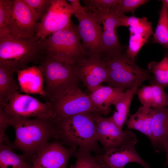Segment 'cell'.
Wrapping results in <instances>:
<instances>
[{
  "mask_svg": "<svg viewBox=\"0 0 168 168\" xmlns=\"http://www.w3.org/2000/svg\"><path fill=\"white\" fill-rule=\"evenodd\" d=\"M56 121L54 118H25L11 116L10 126L14 128L15 138L4 142L13 149L21 151L31 164L38 154L52 139H57Z\"/></svg>",
  "mask_w": 168,
  "mask_h": 168,
  "instance_id": "6da1fadb",
  "label": "cell"
},
{
  "mask_svg": "<svg viewBox=\"0 0 168 168\" xmlns=\"http://www.w3.org/2000/svg\"><path fill=\"white\" fill-rule=\"evenodd\" d=\"M42 42L33 38L12 35L7 27H0V64L16 72L38 63L44 52Z\"/></svg>",
  "mask_w": 168,
  "mask_h": 168,
  "instance_id": "7a4b0ae2",
  "label": "cell"
},
{
  "mask_svg": "<svg viewBox=\"0 0 168 168\" xmlns=\"http://www.w3.org/2000/svg\"><path fill=\"white\" fill-rule=\"evenodd\" d=\"M95 114L84 113L56 121L57 139L65 146L78 147L99 153L100 148L95 138Z\"/></svg>",
  "mask_w": 168,
  "mask_h": 168,
  "instance_id": "3957f363",
  "label": "cell"
},
{
  "mask_svg": "<svg viewBox=\"0 0 168 168\" xmlns=\"http://www.w3.org/2000/svg\"><path fill=\"white\" fill-rule=\"evenodd\" d=\"M45 86L43 96L49 102L55 96L72 85H78L75 65L58 58L45 51L38 62Z\"/></svg>",
  "mask_w": 168,
  "mask_h": 168,
  "instance_id": "277c9868",
  "label": "cell"
},
{
  "mask_svg": "<svg viewBox=\"0 0 168 168\" xmlns=\"http://www.w3.org/2000/svg\"><path fill=\"white\" fill-rule=\"evenodd\" d=\"M81 41L77 26L72 21L69 27L54 33L41 42L45 51L75 65L88 57Z\"/></svg>",
  "mask_w": 168,
  "mask_h": 168,
  "instance_id": "5b68a950",
  "label": "cell"
},
{
  "mask_svg": "<svg viewBox=\"0 0 168 168\" xmlns=\"http://www.w3.org/2000/svg\"><path fill=\"white\" fill-rule=\"evenodd\" d=\"M49 102L51 105L56 121L81 113H93L102 115L93 104L89 95L83 93L76 85L69 86Z\"/></svg>",
  "mask_w": 168,
  "mask_h": 168,
  "instance_id": "8992f818",
  "label": "cell"
},
{
  "mask_svg": "<svg viewBox=\"0 0 168 168\" xmlns=\"http://www.w3.org/2000/svg\"><path fill=\"white\" fill-rule=\"evenodd\" d=\"M108 74V86L126 91L134 85L143 68L128 58L124 52L106 61Z\"/></svg>",
  "mask_w": 168,
  "mask_h": 168,
  "instance_id": "52a82bcc",
  "label": "cell"
},
{
  "mask_svg": "<svg viewBox=\"0 0 168 168\" xmlns=\"http://www.w3.org/2000/svg\"><path fill=\"white\" fill-rule=\"evenodd\" d=\"M73 15L67 1L52 0L46 13L39 21L35 38L41 42L54 33L69 27Z\"/></svg>",
  "mask_w": 168,
  "mask_h": 168,
  "instance_id": "ba28073f",
  "label": "cell"
},
{
  "mask_svg": "<svg viewBox=\"0 0 168 168\" xmlns=\"http://www.w3.org/2000/svg\"><path fill=\"white\" fill-rule=\"evenodd\" d=\"M75 16L79 22L78 31L85 53L89 58H101L103 29L96 11Z\"/></svg>",
  "mask_w": 168,
  "mask_h": 168,
  "instance_id": "9c48e42d",
  "label": "cell"
},
{
  "mask_svg": "<svg viewBox=\"0 0 168 168\" xmlns=\"http://www.w3.org/2000/svg\"><path fill=\"white\" fill-rule=\"evenodd\" d=\"M40 19L23 0H12L7 27L13 35L25 38L35 37Z\"/></svg>",
  "mask_w": 168,
  "mask_h": 168,
  "instance_id": "30bf717a",
  "label": "cell"
},
{
  "mask_svg": "<svg viewBox=\"0 0 168 168\" xmlns=\"http://www.w3.org/2000/svg\"><path fill=\"white\" fill-rule=\"evenodd\" d=\"M4 107L5 111L11 116L25 118H54L51 104L43 102L27 94H22L18 91L11 96Z\"/></svg>",
  "mask_w": 168,
  "mask_h": 168,
  "instance_id": "8fae6325",
  "label": "cell"
},
{
  "mask_svg": "<svg viewBox=\"0 0 168 168\" xmlns=\"http://www.w3.org/2000/svg\"><path fill=\"white\" fill-rule=\"evenodd\" d=\"M96 12L98 19L103 27L101 58L106 61L123 53L127 47L120 43L116 34L119 15L117 6L108 10L97 9Z\"/></svg>",
  "mask_w": 168,
  "mask_h": 168,
  "instance_id": "7c38bea8",
  "label": "cell"
},
{
  "mask_svg": "<svg viewBox=\"0 0 168 168\" xmlns=\"http://www.w3.org/2000/svg\"><path fill=\"white\" fill-rule=\"evenodd\" d=\"M95 138L103 146L105 151L123 146L137 138L131 130L121 129L111 116L104 117L95 114Z\"/></svg>",
  "mask_w": 168,
  "mask_h": 168,
  "instance_id": "4fadbf2b",
  "label": "cell"
},
{
  "mask_svg": "<svg viewBox=\"0 0 168 168\" xmlns=\"http://www.w3.org/2000/svg\"><path fill=\"white\" fill-rule=\"evenodd\" d=\"M77 147H67L57 139L49 142L36 155L31 168H67Z\"/></svg>",
  "mask_w": 168,
  "mask_h": 168,
  "instance_id": "5bb4252c",
  "label": "cell"
},
{
  "mask_svg": "<svg viewBox=\"0 0 168 168\" xmlns=\"http://www.w3.org/2000/svg\"><path fill=\"white\" fill-rule=\"evenodd\" d=\"M138 142L136 138L121 147L105 151L103 155L95 157L102 168H124L131 162L138 163L145 168H151L136 150L135 146Z\"/></svg>",
  "mask_w": 168,
  "mask_h": 168,
  "instance_id": "9a60e30c",
  "label": "cell"
},
{
  "mask_svg": "<svg viewBox=\"0 0 168 168\" xmlns=\"http://www.w3.org/2000/svg\"><path fill=\"white\" fill-rule=\"evenodd\" d=\"M77 77L90 93L106 82L108 72L106 61L100 58H86L75 64Z\"/></svg>",
  "mask_w": 168,
  "mask_h": 168,
  "instance_id": "2e32d148",
  "label": "cell"
},
{
  "mask_svg": "<svg viewBox=\"0 0 168 168\" xmlns=\"http://www.w3.org/2000/svg\"><path fill=\"white\" fill-rule=\"evenodd\" d=\"M151 77V75L148 70L142 69L133 86L123 92L114 103V105L115 106V111L111 116L114 122L121 129H122L127 120L133 96L137 93L142 83L147 79L149 80Z\"/></svg>",
  "mask_w": 168,
  "mask_h": 168,
  "instance_id": "e0dca14e",
  "label": "cell"
},
{
  "mask_svg": "<svg viewBox=\"0 0 168 168\" xmlns=\"http://www.w3.org/2000/svg\"><path fill=\"white\" fill-rule=\"evenodd\" d=\"M152 23L146 17H144L140 18L139 21L136 24L129 27L128 45L124 53L134 62L141 48L153 34Z\"/></svg>",
  "mask_w": 168,
  "mask_h": 168,
  "instance_id": "ac0fdd59",
  "label": "cell"
},
{
  "mask_svg": "<svg viewBox=\"0 0 168 168\" xmlns=\"http://www.w3.org/2000/svg\"><path fill=\"white\" fill-rule=\"evenodd\" d=\"M152 108L150 141L156 152L165 151L168 138V107Z\"/></svg>",
  "mask_w": 168,
  "mask_h": 168,
  "instance_id": "d6986e66",
  "label": "cell"
},
{
  "mask_svg": "<svg viewBox=\"0 0 168 168\" xmlns=\"http://www.w3.org/2000/svg\"><path fill=\"white\" fill-rule=\"evenodd\" d=\"M21 91L26 94L44 95V77L38 67L33 66L16 72Z\"/></svg>",
  "mask_w": 168,
  "mask_h": 168,
  "instance_id": "ffe728a7",
  "label": "cell"
},
{
  "mask_svg": "<svg viewBox=\"0 0 168 168\" xmlns=\"http://www.w3.org/2000/svg\"><path fill=\"white\" fill-rule=\"evenodd\" d=\"M136 94L142 105L152 108L168 107V93L161 86H144L138 89Z\"/></svg>",
  "mask_w": 168,
  "mask_h": 168,
  "instance_id": "44dd1931",
  "label": "cell"
},
{
  "mask_svg": "<svg viewBox=\"0 0 168 168\" xmlns=\"http://www.w3.org/2000/svg\"><path fill=\"white\" fill-rule=\"evenodd\" d=\"M124 92L108 86L101 85L89 95L94 105L102 115H107L111 111L110 106L114 105L118 98Z\"/></svg>",
  "mask_w": 168,
  "mask_h": 168,
  "instance_id": "7402d4cb",
  "label": "cell"
},
{
  "mask_svg": "<svg viewBox=\"0 0 168 168\" xmlns=\"http://www.w3.org/2000/svg\"><path fill=\"white\" fill-rule=\"evenodd\" d=\"M153 114L152 108L142 105L131 115L125 124L127 129L137 130L146 135L151 140V126Z\"/></svg>",
  "mask_w": 168,
  "mask_h": 168,
  "instance_id": "603a6c76",
  "label": "cell"
},
{
  "mask_svg": "<svg viewBox=\"0 0 168 168\" xmlns=\"http://www.w3.org/2000/svg\"><path fill=\"white\" fill-rule=\"evenodd\" d=\"M15 71L0 64V105H6L12 95L20 89L19 84L13 75Z\"/></svg>",
  "mask_w": 168,
  "mask_h": 168,
  "instance_id": "cb8c5ba5",
  "label": "cell"
},
{
  "mask_svg": "<svg viewBox=\"0 0 168 168\" xmlns=\"http://www.w3.org/2000/svg\"><path fill=\"white\" fill-rule=\"evenodd\" d=\"M13 150L4 142L0 143V168H31L32 164L26 156Z\"/></svg>",
  "mask_w": 168,
  "mask_h": 168,
  "instance_id": "d4e9b609",
  "label": "cell"
},
{
  "mask_svg": "<svg viewBox=\"0 0 168 168\" xmlns=\"http://www.w3.org/2000/svg\"><path fill=\"white\" fill-rule=\"evenodd\" d=\"M152 74L150 80L151 85L155 84L163 88L168 87V52L160 61H151L148 64V69Z\"/></svg>",
  "mask_w": 168,
  "mask_h": 168,
  "instance_id": "484cf974",
  "label": "cell"
},
{
  "mask_svg": "<svg viewBox=\"0 0 168 168\" xmlns=\"http://www.w3.org/2000/svg\"><path fill=\"white\" fill-rule=\"evenodd\" d=\"M152 42L161 44L168 50V6L162 4Z\"/></svg>",
  "mask_w": 168,
  "mask_h": 168,
  "instance_id": "4316f807",
  "label": "cell"
},
{
  "mask_svg": "<svg viewBox=\"0 0 168 168\" xmlns=\"http://www.w3.org/2000/svg\"><path fill=\"white\" fill-rule=\"evenodd\" d=\"M74 156L76 160L70 168H94L97 163L96 157L91 155L90 151L82 148H79Z\"/></svg>",
  "mask_w": 168,
  "mask_h": 168,
  "instance_id": "83f0119b",
  "label": "cell"
},
{
  "mask_svg": "<svg viewBox=\"0 0 168 168\" xmlns=\"http://www.w3.org/2000/svg\"><path fill=\"white\" fill-rule=\"evenodd\" d=\"M120 0H82L88 12H95L97 9L108 10L117 6Z\"/></svg>",
  "mask_w": 168,
  "mask_h": 168,
  "instance_id": "f1b7e54d",
  "label": "cell"
},
{
  "mask_svg": "<svg viewBox=\"0 0 168 168\" xmlns=\"http://www.w3.org/2000/svg\"><path fill=\"white\" fill-rule=\"evenodd\" d=\"M37 14L40 21L50 7L52 0H23Z\"/></svg>",
  "mask_w": 168,
  "mask_h": 168,
  "instance_id": "f546056e",
  "label": "cell"
},
{
  "mask_svg": "<svg viewBox=\"0 0 168 168\" xmlns=\"http://www.w3.org/2000/svg\"><path fill=\"white\" fill-rule=\"evenodd\" d=\"M149 1L147 0H120L117 6V12L119 14H124L131 12L134 15L138 8Z\"/></svg>",
  "mask_w": 168,
  "mask_h": 168,
  "instance_id": "4dcf8cb0",
  "label": "cell"
},
{
  "mask_svg": "<svg viewBox=\"0 0 168 168\" xmlns=\"http://www.w3.org/2000/svg\"><path fill=\"white\" fill-rule=\"evenodd\" d=\"M11 116L5 111L3 106L0 105V143L4 142L7 136L5 132L10 126V120Z\"/></svg>",
  "mask_w": 168,
  "mask_h": 168,
  "instance_id": "1f68e13d",
  "label": "cell"
},
{
  "mask_svg": "<svg viewBox=\"0 0 168 168\" xmlns=\"http://www.w3.org/2000/svg\"><path fill=\"white\" fill-rule=\"evenodd\" d=\"M12 0H0V27H7Z\"/></svg>",
  "mask_w": 168,
  "mask_h": 168,
  "instance_id": "d6a6232c",
  "label": "cell"
},
{
  "mask_svg": "<svg viewBox=\"0 0 168 168\" xmlns=\"http://www.w3.org/2000/svg\"><path fill=\"white\" fill-rule=\"evenodd\" d=\"M72 10L73 15L82 14L85 13L87 11V8L82 6L79 0H68Z\"/></svg>",
  "mask_w": 168,
  "mask_h": 168,
  "instance_id": "836d02e7",
  "label": "cell"
},
{
  "mask_svg": "<svg viewBox=\"0 0 168 168\" xmlns=\"http://www.w3.org/2000/svg\"><path fill=\"white\" fill-rule=\"evenodd\" d=\"M165 152L166 153V161L164 164V166L166 167L168 165V138Z\"/></svg>",
  "mask_w": 168,
  "mask_h": 168,
  "instance_id": "e575fe53",
  "label": "cell"
},
{
  "mask_svg": "<svg viewBox=\"0 0 168 168\" xmlns=\"http://www.w3.org/2000/svg\"><path fill=\"white\" fill-rule=\"evenodd\" d=\"M161 1L162 4H165L168 6V0H162Z\"/></svg>",
  "mask_w": 168,
  "mask_h": 168,
  "instance_id": "d590c367",
  "label": "cell"
},
{
  "mask_svg": "<svg viewBox=\"0 0 168 168\" xmlns=\"http://www.w3.org/2000/svg\"><path fill=\"white\" fill-rule=\"evenodd\" d=\"M94 168H102L101 166L98 164L97 161V163L95 165Z\"/></svg>",
  "mask_w": 168,
  "mask_h": 168,
  "instance_id": "8d00e7d4",
  "label": "cell"
}]
</instances>
